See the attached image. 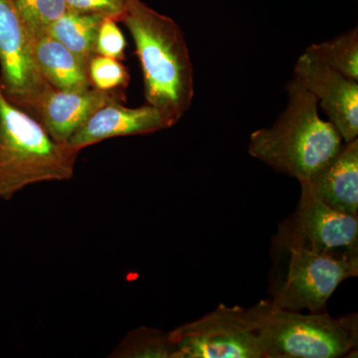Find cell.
Listing matches in <instances>:
<instances>
[{
	"mask_svg": "<svg viewBox=\"0 0 358 358\" xmlns=\"http://www.w3.org/2000/svg\"><path fill=\"white\" fill-rule=\"evenodd\" d=\"M136 45L148 105L178 124L192 106L194 73L178 23L136 0L121 20Z\"/></svg>",
	"mask_w": 358,
	"mask_h": 358,
	"instance_id": "6da1fadb",
	"label": "cell"
},
{
	"mask_svg": "<svg viewBox=\"0 0 358 358\" xmlns=\"http://www.w3.org/2000/svg\"><path fill=\"white\" fill-rule=\"evenodd\" d=\"M289 103L272 127L250 136L249 152L264 164L307 181L343 148V138L331 122L320 119L317 99L298 79L287 85Z\"/></svg>",
	"mask_w": 358,
	"mask_h": 358,
	"instance_id": "7a4b0ae2",
	"label": "cell"
},
{
	"mask_svg": "<svg viewBox=\"0 0 358 358\" xmlns=\"http://www.w3.org/2000/svg\"><path fill=\"white\" fill-rule=\"evenodd\" d=\"M79 150L49 136L0 86V199L30 185L73 178Z\"/></svg>",
	"mask_w": 358,
	"mask_h": 358,
	"instance_id": "3957f363",
	"label": "cell"
},
{
	"mask_svg": "<svg viewBox=\"0 0 358 358\" xmlns=\"http://www.w3.org/2000/svg\"><path fill=\"white\" fill-rule=\"evenodd\" d=\"M246 312L265 358H336L357 353V313L339 319L327 313L303 315L268 301Z\"/></svg>",
	"mask_w": 358,
	"mask_h": 358,
	"instance_id": "277c9868",
	"label": "cell"
},
{
	"mask_svg": "<svg viewBox=\"0 0 358 358\" xmlns=\"http://www.w3.org/2000/svg\"><path fill=\"white\" fill-rule=\"evenodd\" d=\"M272 303L289 310L319 313L339 284L358 274V260L310 251L275 238Z\"/></svg>",
	"mask_w": 358,
	"mask_h": 358,
	"instance_id": "5b68a950",
	"label": "cell"
},
{
	"mask_svg": "<svg viewBox=\"0 0 358 358\" xmlns=\"http://www.w3.org/2000/svg\"><path fill=\"white\" fill-rule=\"evenodd\" d=\"M174 358H263L246 308L218 306L213 312L169 333Z\"/></svg>",
	"mask_w": 358,
	"mask_h": 358,
	"instance_id": "8992f818",
	"label": "cell"
},
{
	"mask_svg": "<svg viewBox=\"0 0 358 358\" xmlns=\"http://www.w3.org/2000/svg\"><path fill=\"white\" fill-rule=\"evenodd\" d=\"M296 212L282 223L278 239L345 260H358V217L331 208L301 183Z\"/></svg>",
	"mask_w": 358,
	"mask_h": 358,
	"instance_id": "52a82bcc",
	"label": "cell"
},
{
	"mask_svg": "<svg viewBox=\"0 0 358 358\" xmlns=\"http://www.w3.org/2000/svg\"><path fill=\"white\" fill-rule=\"evenodd\" d=\"M0 86L23 110L51 88L35 63L32 40L13 0H0Z\"/></svg>",
	"mask_w": 358,
	"mask_h": 358,
	"instance_id": "ba28073f",
	"label": "cell"
},
{
	"mask_svg": "<svg viewBox=\"0 0 358 358\" xmlns=\"http://www.w3.org/2000/svg\"><path fill=\"white\" fill-rule=\"evenodd\" d=\"M294 78L317 99L329 122L345 143L358 136V81L303 53L294 66Z\"/></svg>",
	"mask_w": 358,
	"mask_h": 358,
	"instance_id": "9c48e42d",
	"label": "cell"
},
{
	"mask_svg": "<svg viewBox=\"0 0 358 358\" xmlns=\"http://www.w3.org/2000/svg\"><path fill=\"white\" fill-rule=\"evenodd\" d=\"M122 99L117 90L102 91L92 87L81 91H59L51 87L24 112L34 117L53 140L68 143L71 136L96 110Z\"/></svg>",
	"mask_w": 358,
	"mask_h": 358,
	"instance_id": "30bf717a",
	"label": "cell"
},
{
	"mask_svg": "<svg viewBox=\"0 0 358 358\" xmlns=\"http://www.w3.org/2000/svg\"><path fill=\"white\" fill-rule=\"evenodd\" d=\"M173 126L162 110L148 103L133 109L115 100L96 110L71 136L68 145L81 152L109 138L152 134Z\"/></svg>",
	"mask_w": 358,
	"mask_h": 358,
	"instance_id": "8fae6325",
	"label": "cell"
},
{
	"mask_svg": "<svg viewBox=\"0 0 358 358\" xmlns=\"http://www.w3.org/2000/svg\"><path fill=\"white\" fill-rule=\"evenodd\" d=\"M324 203L358 217V140L345 143L338 154L303 181Z\"/></svg>",
	"mask_w": 358,
	"mask_h": 358,
	"instance_id": "7c38bea8",
	"label": "cell"
},
{
	"mask_svg": "<svg viewBox=\"0 0 358 358\" xmlns=\"http://www.w3.org/2000/svg\"><path fill=\"white\" fill-rule=\"evenodd\" d=\"M33 57L42 77L59 91H81L92 88L89 69L64 45L49 35L35 39Z\"/></svg>",
	"mask_w": 358,
	"mask_h": 358,
	"instance_id": "4fadbf2b",
	"label": "cell"
},
{
	"mask_svg": "<svg viewBox=\"0 0 358 358\" xmlns=\"http://www.w3.org/2000/svg\"><path fill=\"white\" fill-rule=\"evenodd\" d=\"M103 17L68 10L47 30V35L64 45L89 69L96 54V40Z\"/></svg>",
	"mask_w": 358,
	"mask_h": 358,
	"instance_id": "5bb4252c",
	"label": "cell"
},
{
	"mask_svg": "<svg viewBox=\"0 0 358 358\" xmlns=\"http://www.w3.org/2000/svg\"><path fill=\"white\" fill-rule=\"evenodd\" d=\"M308 57L358 81V28L322 43L312 44L305 51Z\"/></svg>",
	"mask_w": 358,
	"mask_h": 358,
	"instance_id": "9a60e30c",
	"label": "cell"
},
{
	"mask_svg": "<svg viewBox=\"0 0 358 358\" xmlns=\"http://www.w3.org/2000/svg\"><path fill=\"white\" fill-rule=\"evenodd\" d=\"M110 357L174 358V348L169 334H164L159 329L140 327L129 333Z\"/></svg>",
	"mask_w": 358,
	"mask_h": 358,
	"instance_id": "2e32d148",
	"label": "cell"
},
{
	"mask_svg": "<svg viewBox=\"0 0 358 358\" xmlns=\"http://www.w3.org/2000/svg\"><path fill=\"white\" fill-rule=\"evenodd\" d=\"M13 3L32 43L68 11L66 0H13Z\"/></svg>",
	"mask_w": 358,
	"mask_h": 358,
	"instance_id": "e0dca14e",
	"label": "cell"
},
{
	"mask_svg": "<svg viewBox=\"0 0 358 358\" xmlns=\"http://www.w3.org/2000/svg\"><path fill=\"white\" fill-rule=\"evenodd\" d=\"M89 76L94 88L102 91H115L126 87L129 74L117 59L96 55L89 65Z\"/></svg>",
	"mask_w": 358,
	"mask_h": 358,
	"instance_id": "ac0fdd59",
	"label": "cell"
},
{
	"mask_svg": "<svg viewBox=\"0 0 358 358\" xmlns=\"http://www.w3.org/2000/svg\"><path fill=\"white\" fill-rule=\"evenodd\" d=\"M136 0H66L68 10L121 21Z\"/></svg>",
	"mask_w": 358,
	"mask_h": 358,
	"instance_id": "d6986e66",
	"label": "cell"
},
{
	"mask_svg": "<svg viewBox=\"0 0 358 358\" xmlns=\"http://www.w3.org/2000/svg\"><path fill=\"white\" fill-rule=\"evenodd\" d=\"M124 48L126 39L117 27V21L103 18L96 40V54L119 60L124 57Z\"/></svg>",
	"mask_w": 358,
	"mask_h": 358,
	"instance_id": "ffe728a7",
	"label": "cell"
}]
</instances>
